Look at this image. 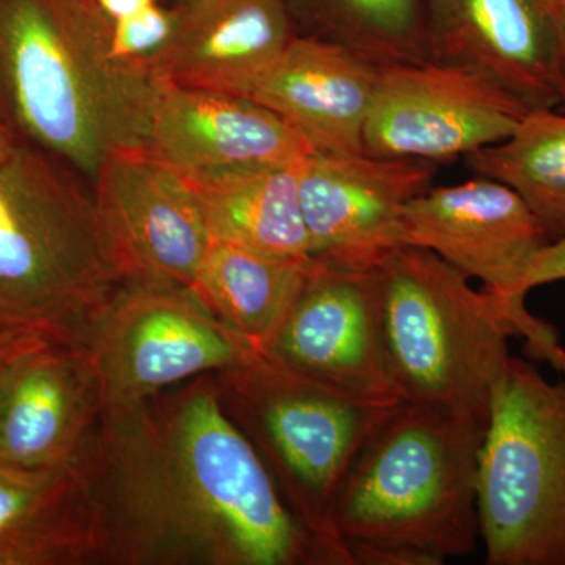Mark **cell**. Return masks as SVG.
Segmentation results:
<instances>
[{
	"mask_svg": "<svg viewBox=\"0 0 565 565\" xmlns=\"http://www.w3.org/2000/svg\"><path fill=\"white\" fill-rule=\"evenodd\" d=\"M489 565H565V381L512 356L493 390L478 471Z\"/></svg>",
	"mask_w": 565,
	"mask_h": 565,
	"instance_id": "52a82bcc",
	"label": "cell"
},
{
	"mask_svg": "<svg viewBox=\"0 0 565 565\" xmlns=\"http://www.w3.org/2000/svg\"><path fill=\"white\" fill-rule=\"evenodd\" d=\"M262 353L360 399L404 401L386 362L374 267L311 256Z\"/></svg>",
	"mask_w": 565,
	"mask_h": 565,
	"instance_id": "7c38bea8",
	"label": "cell"
},
{
	"mask_svg": "<svg viewBox=\"0 0 565 565\" xmlns=\"http://www.w3.org/2000/svg\"><path fill=\"white\" fill-rule=\"evenodd\" d=\"M535 6L539 7V10L544 13V17L546 13H548L550 10L553 9V7L557 6V3L561 2V0H533Z\"/></svg>",
	"mask_w": 565,
	"mask_h": 565,
	"instance_id": "f546056e",
	"label": "cell"
},
{
	"mask_svg": "<svg viewBox=\"0 0 565 565\" xmlns=\"http://www.w3.org/2000/svg\"><path fill=\"white\" fill-rule=\"evenodd\" d=\"M463 163L476 177L514 189L552 243L565 236L564 111H530L508 139L475 151Z\"/></svg>",
	"mask_w": 565,
	"mask_h": 565,
	"instance_id": "603a6c76",
	"label": "cell"
},
{
	"mask_svg": "<svg viewBox=\"0 0 565 565\" xmlns=\"http://www.w3.org/2000/svg\"><path fill=\"white\" fill-rule=\"evenodd\" d=\"M173 13L150 68L182 87L239 93L297 35L282 0H178Z\"/></svg>",
	"mask_w": 565,
	"mask_h": 565,
	"instance_id": "d6986e66",
	"label": "cell"
},
{
	"mask_svg": "<svg viewBox=\"0 0 565 565\" xmlns=\"http://www.w3.org/2000/svg\"><path fill=\"white\" fill-rule=\"evenodd\" d=\"M553 41V63L557 90V110L565 114V0L545 14Z\"/></svg>",
	"mask_w": 565,
	"mask_h": 565,
	"instance_id": "484cf974",
	"label": "cell"
},
{
	"mask_svg": "<svg viewBox=\"0 0 565 565\" xmlns=\"http://www.w3.org/2000/svg\"><path fill=\"white\" fill-rule=\"evenodd\" d=\"M212 377L223 411L262 457L294 519L330 565H355L334 504L353 460L404 401L360 399L262 352Z\"/></svg>",
	"mask_w": 565,
	"mask_h": 565,
	"instance_id": "8992f818",
	"label": "cell"
},
{
	"mask_svg": "<svg viewBox=\"0 0 565 565\" xmlns=\"http://www.w3.org/2000/svg\"><path fill=\"white\" fill-rule=\"evenodd\" d=\"M297 35L338 44L379 68L429 62L423 0H282Z\"/></svg>",
	"mask_w": 565,
	"mask_h": 565,
	"instance_id": "7402d4cb",
	"label": "cell"
},
{
	"mask_svg": "<svg viewBox=\"0 0 565 565\" xmlns=\"http://www.w3.org/2000/svg\"><path fill=\"white\" fill-rule=\"evenodd\" d=\"M382 70L345 47L296 35L236 95L275 111L315 150L363 152V132Z\"/></svg>",
	"mask_w": 565,
	"mask_h": 565,
	"instance_id": "e0dca14e",
	"label": "cell"
},
{
	"mask_svg": "<svg viewBox=\"0 0 565 565\" xmlns=\"http://www.w3.org/2000/svg\"><path fill=\"white\" fill-rule=\"evenodd\" d=\"M308 259L280 258L212 239L192 291L215 318L263 352Z\"/></svg>",
	"mask_w": 565,
	"mask_h": 565,
	"instance_id": "44dd1931",
	"label": "cell"
},
{
	"mask_svg": "<svg viewBox=\"0 0 565 565\" xmlns=\"http://www.w3.org/2000/svg\"><path fill=\"white\" fill-rule=\"evenodd\" d=\"M109 564L92 451L70 467H0V565Z\"/></svg>",
	"mask_w": 565,
	"mask_h": 565,
	"instance_id": "ac0fdd59",
	"label": "cell"
},
{
	"mask_svg": "<svg viewBox=\"0 0 565 565\" xmlns=\"http://www.w3.org/2000/svg\"><path fill=\"white\" fill-rule=\"evenodd\" d=\"M429 62L471 71L530 110L556 109L548 21L533 0H423Z\"/></svg>",
	"mask_w": 565,
	"mask_h": 565,
	"instance_id": "2e32d148",
	"label": "cell"
},
{
	"mask_svg": "<svg viewBox=\"0 0 565 565\" xmlns=\"http://www.w3.org/2000/svg\"><path fill=\"white\" fill-rule=\"evenodd\" d=\"M212 374L103 412L92 465L109 565H330Z\"/></svg>",
	"mask_w": 565,
	"mask_h": 565,
	"instance_id": "6da1fadb",
	"label": "cell"
},
{
	"mask_svg": "<svg viewBox=\"0 0 565 565\" xmlns=\"http://www.w3.org/2000/svg\"><path fill=\"white\" fill-rule=\"evenodd\" d=\"M88 344L102 379L104 411L136 407L256 352L191 288L162 286H131L122 292Z\"/></svg>",
	"mask_w": 565,
	"mask_h": 565,
	"instance_id": "9c48e42d",
	"label": "cell"
},
{
	"mask_svg": "<svg viewBox=\"0 0 565 565\" xmlns=\"http://www.w3.org/2000/svg\"><path fill=\"white\" fill-rule=\"evenodd\" d=\"M90 344L22 330L0 374V467L55 470L87 455L102 426Z\"/></svg>",
	"mask_w": 565,
	"mask_h": 565,
	"instance_id": "30bf717a",
	"label": "cell"
},
{
	"mask_svg": "<svg viewBox=\"0 0 565 565\" xmlns=\"http://www.w3.org/2000/svg\"><path fill=\"white\" fill-rule=\"evenodd\" d=\"M530 110L471 71L423 62L382 70L363 132L374 158L444 163L500 143Z\"/></svg>",
	"mask_w": 565,
	"mask_h": 565,
	"instance_id": "8fae6325",
	"label": "cell"
},
{
	"mask_svg": "<svg viewBox=\"0 0 565 565\" xmlns=\"http://www.w3.org/2000/svg\"><path fill=\"white\" fill-rule=\"evenodd\" d=\"M487 426L404 401L345 475L334 525L344 544L393 545L435 565L481 542L479 457Z\"/></svg>",
	"mask_w": 565,
	"mask_h": 565,
	"instance_id": "277c9868",
	"label": "cell"
},
{
	"mask_svg": "<svg viewBox=\"0 0 565 565\" xmlns=\"http://www.w3.org/2000/svg\"><path fill=\"white\" fill-rule=\"evenodd\" d=\"M18 145H20V141H18L17 137L0 122V159L7 158Z\"/></svg>",
	"mask_w": 565,
	"mask_h": 565,
	"instance_id": "f1b7e54d",
	"label": "cell"
},
{
	"mask_svg": "<svg viewBox=\"0 0 565 565\" xmlns=\"http://www.w3.org/2000/svg\"><path fill=\"white\" fill-rule=\"evenodd\" d=\"M93 2L111 22L139 13V11L158 3V0H93Z\"/></svg>",
	"mask_w": 565,
	"mask_h": 565,
	"instance_id": "4316f807",
	"label": "cell"
},
{
	"mask_svg": "<svg viewBox=\"0 0 565 565\" xmlns=\"http://www.w3.org/2000/svg\"><path fill=\"white\" fill-rule=\"evenodd\" d=\"M161 81L120 61L93 0H0V122L88 182L118 148H145Z\"/></svg>",
	"mask_w": 565,
	"mask_h": 565,
	"instance_id": "7a4b0ae2",
	"label": "cell"
},
{
	"mask_svg": "<svg viewBox=\"0 0 565 565\" xmlns=\"http://www.w3.org/2000/svg\"><path fill=\"white\" fill-rule=\"evenodd\" d=\"M22 330L0 329V374H2L3 364L9 359L11 348H13L14 340L18 333Z\"/></svg>",
	"mask_w": 565,
	"mask_h": 565,
	"instance_id": "83f0119b",
	"label": "cell"
},
{
	"mask_svg": "<svg viewBox=\"0 0 565 565\" xmlns=\"http://www.w3.org/2000/svg\"><path fill=\"white\" fill-rule=\"evenodd\" d=\"M145 150L180 173L294 162L315 151L302 132L247 96L161 81Z\"/></svg>",
	"mask_w": 565,
	"mask_h": 565,
	"instance_id": "9a60e30c",
	"label": "cell"
},
{
	"mask_svg": "<svg viewBox=\"0 0 565 565\" xmlns=\"http://www.w3.org/2000/svg\"><path fill=\"white\" fill-rule=\"evenodd\" d=\"M299 162L181 174L212 239L280 258L308 259L311 244L300 204Z\"/></svg>",
	"mask_w": 565,
	"mask_h": 565,
	"instance_id": "ffe728a7",
	"label": "cell"
},
{
	"mask_svg": "<svg viewBox=\"0 0 565 565\" xmlns=\"http://www.w3.org/2000/svg\"><path fill=\"white\" fill-rule=\"evenodd\" d=\"M434 163L366 152L311 151L299 162V195L311 256L373 269L404 247L411 200L433 188Z\"/></svg>",
	"mask_w": 565,
	"mask_h": 565,
	"instance_id": "5bb4252c",
	"label": "cell"
},
{
	"mask_svg": "<svg viewBox=\"0 0 565 565\" xmlns=\"http://www.w3.org/2000/svg\"><path fill=\"white\" fill-rule=\"evenodd\" d=\"M90 185L129 282L192 289L212 237L182 174L145 148H118Z\"/></svg>",
	"mask_w": 565,
	"mask_h": 565,
	"instance_id": "4fadbf2b",
	"label": "cell"
},
{
	"mask_svg": "<svg viewBox=\"0 0 565 565\" xmlns=\"http://www.w3.org/2000/svg\"><path fill=\"white\" fill-rule=\"evenodd\" d=\"M131 286L90 182L31 145L0 159V329L88 343Z\"/></svg>",
	"mask_w": 565,
	"mask_h": 565,
	"instance_id": "3957f363",
	"label": "cell"
},
{
	"mask_svg": "<svg viewBox=\"0 0 565 565\" xmlns=\"http://www.w3.org/2000/svg\"><path fill=\"white\" fill-rule=\"evenodd\" d=\"M565 280V236L546 245L535 258L525 278L523 289L530 292L537 286Z\"/></svg>",
	"mask_w": 565,
	"mask_h": 565,
	"instance_id": "d4e9b609",
	"label": "cell"
},
{
	"mask_svg": "<svg viewBox=\"0 0 565 565\" xmlns=\"http://www.w3.org/2000/svg\"><path fill=\"white\" fill-rule=\"evenodd\" d=\"M173 28V9L154 3L131 17L110 22L111 52L120 61L141 63L150 68L156 55L169 43Z\"/></svg>",
	"mask_w": 565,
	"mask_h": 565,
	"instance_id": "cb8c5ba5",
	"label": "cell"
},
{
	"mask_svg": "<svg viewBox=\"0 0 565 565\" xmlns=\"http://www.w3.org/2000/svg\"><path fill=\"white\" fill-rule=\"evenodd\" d=\"M404 245L433 252L468 280L476 278L511 311L526 355L565 375L556 330L526 310L523 289L531 266L552 243L522 196L486 177L429 188L407 203Z\"/></svg>",
	"mask_w": 565,
	"mask_h": 565,
	"instance_id": "ba28073f",
	"label": "cell"
},
{
	"mask_svg": "<svg viewBox=\"0 0 565 565\" xmlns=\"http://www.w3.org/2000/svg\"><path fill=\"white\" fill-rule=\"evenodd\" d=\"M390 373L407 403L489 426L508 366L511 311L433 252L396 248L374 267Z\"/></svg>",
	"mask_w": 565,
	"mask_h": 565,
	"instance_id": "5b68a950",
	"label": "cell"
}]
</instances>
